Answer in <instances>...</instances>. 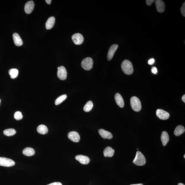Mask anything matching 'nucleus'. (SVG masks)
<instances>
[{
	"label": "nucleus",
	"mask_w": 185,
	"mask_h": 185,
	"mask_svg": "<svg viewBox=\"0 0 185 185\" xmlns=\"http://www.w3.org/2000/svg\"><path fill=\"white\" fill-rule=\"evenodd\" d=\"M121 68L123 72L127 75H131L133 72L132 63L128 60H125L122 61Z\"/></svg>",
	"instance_id": "1"
},
{
	"label": "nucleus",
	"mask_w": 185,
	"mask_h": 185,
	"mask_svg": "<svg viewBox=\"0 0 185 185\" xmlns=\"http://www.w3.org/2000/svg\"><path fill=\"white\" fill-rule=\"evenodd\" d=\"M130 104L131 108L136 112H139L142 108L141 101L138 97L133 96L130 99Z\"/></svg>",
	"instance_id": "2"
},
{
	"label": "nucleus",
	"mask_w": 185,
	"mask_h": 185,
	"mask_svg": "<svg viewBox=\"0 0 185 185\" xmlns=\"http://www.w3.org/2000/svg\"><path fill=\"white\" fill-rule=\"evenodd\" d=\"M133 162L137 166H143L146 164V159L142 153L140 151H137Z\"/></svg>",
	"instance_id": "3"
},
{
	"label": "nucleus",
	"mask_w": 185,
	"mask_h": 185,
	"mask_svg": "<svg viewBox=\"0 0 185 185\" xmlns=\"http://www.w3.org/2000/svg\"><path fill=\"white\" fill-rule=\"evenodd\" d=\"M93 60L91 57H87L83 59L81 62V66L85 70H89L92 68Z\"/></svg>",
	"instance_id": "4"
},
{
	"label": "nucleus",
	"mask_w": 185,
	"mask_h": 185,
	"mask_svg": "<svg viewBox=\"0 0 185 185\" xmlns=\"http://www.w3.org/2000/svg\"><path fill=\"white\" fill-rule=\"evenodd\" d=\"M15 164L14 161L11 159L0 157V166L9 167L13 166Z\"/></svg>",
	"instance_id": "5"
},
{
	"label": "nucleus",
	"mask_w": 185,
	"mask_h": 185,
	"mask_svg": "<svg viewBox=\"0 0 185 185\" xmlns=\"http://www.w3.org/2000/svg\"><path fill=\"white\" fill-rule=\"evenodd\" d=\"M57 76L62 80L66 79L67 77V71L64 67L61 66L58 67Z\"/></svg>",
	"instance_id": "6"
},
{
	"label": "nucleus",
	"mask_w": 185,
	"mask_h": 185,
	"mask_svg": "<svg viewBox=\"0 0 185 185\" xmlns=\"http://www.w3.org/2000/svg\"><path fill=\"white\" fill-rule=\"evenodd\" d=\"M72 39L75 44L80 45L84 41V37L80 33H77L73 34L72 37Z\"/></svg>",
	"instance_id": "7"
},
{
	"label": "nucleus",
	"mask_w": 185,
	"mask_h": 185,
	"mask_svg": "<svg viewBox=\"0 0 185 185\" xmlns=\"http://www.w3.org/2000/svg\"><path fill=\"white\" fill-rule=\"evenodd\" d=\"M156 114L159 118L162 120H167L170 117V114L168 112L161 109H157Z\"/></svg>",
	"instance_id": "8"
},
{
	"label": "nucleus",
	"mask_w": 185,
	"mask_h": 185,
	"mask_svg": "<svg viewBox=\"0 0 185 185\" xmlns=\"http://www.w3.org/2000/svg\"><path fill=\"white\" fill-rule=\"evenodd\" d=\"M68 138L74 142H78L80 140V136L78 132L76 131H71L68 134Z\"/></svg>",
	"instance_id": "9"
},
{
	"label": "nucleus",
	"mask_w": 185,
	"mask_h": 185,
	"mask_svg": "<svg viewBox=\"0 0 185 185\" xmlns=\"http://www.w3.org/2000/svg\"><path fill=\"white\" fill-rule=\"evenodd\" d=\"M118 47V45L116 44L111 46L109 49L107 54V58L108 61H110L112 59Z\"/></svg>",
	"instance_id": "10"
},
{
	"label": "nucleus",
	"mask_w": 185,
	"mask_h": 185,
	"mask_svg": "<svg viewBox=\"0 0 185 185\" xmlns=\"http://www.w3.org/2000/svg\"><path fill=\"white\" fill-rule=\"evenodd\" d=\"M34 3L33 1H30L26 3L25 7V11L26 13L29 14L32 12L34 8Z\"/></svg>",
	"instance_id": "11"
},
{
	"label": "nucleus",
	"mask_w": 185,
	"mask_h": 185,
	"mask_svg": "<svg viewBox=\"0 0 185 185\" xmlns=\"http://www.w3.org/2000/svg\"><path fill=\"white\" fill-rule=\"evenodd\" d=\"M75 158L81 164L84 165L88 164L90 161L88 157L83 155H77L75 157Z\"/></svg>",
	"instance_id": "12"
},
{
	"label": "nucleus",
	"mask_w": 185,
	"mask_h": 185,
	"mask_svg": "<svg viewBox=\"0 0 185 185\" xmlns=\"http://www.w3.org/2000/svg\"><path fill=\"white\" fill-rule=\"evenodd\" d=\"M155 5L157 11L159 13L164 12L165 10V3L162 0H157L155 1Z\"/></svg>",
	"instance_id": "13"
},
{
	"label": "nucleus",
	"mask_w": 185,
	"mask_h": 185,
	"mask_svg": "<svg viewBox=\"0 0 185 185\" xmlns=\"http://www.w3.org/2000/svg\"><path fill=\"white\" fill-rule=\"evenodd\" d=\"M98 132L101 136L104 139H111L113 138V136L111 133L104 129H99Z\"/></svg>",
	"instance_id": "14"
},
{
	"label": "nucleus",
	"mask_w": 185,
	"mask_h": 185,
	"mask_svg": "<svg viewBox=\"0 0 185 185\" xmlns=\"http://www.w3.org/2000/svg\"><path fill=\"white\" fill-rule=\"evenodd\" d=\"M115 101L117 105L121 108L124 107L125 103L124 100L121 95L118 93H117L115 94Z\"/></svg>",
	"instance_id": "15"
},
{
	"label": "nucleus",
	"mask_w": 185,
	"mask_h": 185,
	"mask_svg": "<svg viewBox=\"0 0 185 185\" xmlns=\"http://www.w3.org/2000/svg\"><path fill=\"white\" fill-rule=\"evenodd\" d=\"M13 39L15 44L18 46H21L23 44L22 39L20 37L17 33H14L13 34Z\"/></svg>",
	"instance_id": "16"
},
{
	"label": "nucleus",
	"mask_w": 185,
	"mask_h": 185,
	"mask_svg": "<svg viewBox=\"0 0 185 185\" xmlns=\"http://www.w3.org/2000/svg\"><path fill=\"white\" fill-rule=\"evenodd\" d=\"M55 19L53 17H49L46 21L45 24L46 28L50 30L52 28L55 23Z\"/></svg>",
	"instance_id": "17"
},
{
	"label": "nucleus",
	"mask_w": 185,
	"mask_h": 185,
	"mask_svg": "<svg viewBox=\"0 0 185 185\" xmlns=\"http://www.w3.org/2000/svg\"><path fill=\"white\" fill-rule=\"evenodd\" d=\"M161 140L163 146H165L170 140L169 135L166 131H163L161 136Z\"/></svg>",
	"instance_id": "18"
},
{
	"label": "nucleus",
	"mask_w": 185,
	"mask_h": 185,
	"mask_svg": "<svg viewBox=\"0 0 185 185\" xmlns=\"http://www.w3.org/2000/svg\"><path fill=\"white\" fill-rule=\"evenodd\" d=\"M115 150L110 147H106L104 151V155L105 157H112L114 156Z\"/></svg>",
	"instance_id": "19"
},
{
	"label": "nucleus",
	"mask_w": 185,
	"mask_h": 185,
	"mask_svg": "<svg viewBox=\"0 0 185 185\" xmlns=\"http://www.w3.org/2000/svg\"><path fill=\"white\" fill-rule=\"evenodd\" d=\"M185 131L184 127L182 125H179L176 127L174 131V134L176 136H179L184 133Z\"/></svg>",
	"instance_id": "20"
},
{
	"label": "nucleus",
	"mask_w": 185,
	"mask_h": 185,
	"mask_svg": "<svg viewBox=\"0 0 185 185\" xmlns=\"http://www.w3.org/2000/svg\"><path fill=\"white\" fill-rule=\"evenodd\" d=\"M37 130L39 133L41 134H45L48 132V129L44 125H40L37 127Z\"/></svg>",
	"instance_id": "21"
},
{
	"label": "nucleus",
	"mask_w": 185,
	"mask_h": 185,
	"mask_svg": "<svg viewBox=\"0 0 185 185\" xmlns=\"http://www.w3.org/2000/svg\"><path fill=\"white\" fill-rule=\"evenodd\" d=\"M23 154L27 156H31L33 155L35 153V151L32 148H26L23 151Z\"/></svg>",
	"instance_id": "22"
},
{
	"label": "nucleus",
	"mask_w": 185,
	"mask_h": 185,
	"mask_svg": "<svg viewBox=\"0 0 185 185\" xmlns=\"http://www.w3.org/2000/svg\"><path fill=\"white\" fill-rule=\"evenodd\" d=\"M8 72L11 78L14 79L17 77L18 75L19 71L17 69L14 68L10 69Z\"/></svg>",
	"instance_id": "23"
},
{
	"label": "nucleus",
	"mask_w": 185,
	"mask_h": 185,
	"mask_svg": "<svg viewBox=\"0 0 185 185\" xmlns=\"http://www.w3.org/2000/svg\"><path fill=\"white\" fill-rule=\"evenodd\" d=\"M93 106V104L92 101H89L83 107V110L85 112H88L92 109Z\"/></svg>",
	"instance_id": "24"
},
{
	"label": "nucleus",
	"mask_w": 185,
	"mask_h": 185,
	"mask_svg": "<svg viewBox=\"0 0 185 185\" xmlns=\"http://www.w3.org/2000/svg\"><path fill=\"white\" fill-rule=\"evenodd\" d=\"M16 132V131L15 129L12 128L6 129L3 132L5 136H13L15 134Z\"/></svg>",
	"instance_id": "25"
},
{
	"label": "nucleus",
	"mask_w": 185,
	"mask_h": 185,
	"mask_svg": "<svg viewBox=\"0 0 185 185\" xmlns=\"http://www.w3.org/2000/svg\"><path fill=\"white\" fill-rule=\"evenodd\" d=\"M67 98V95L64 94L61 95L56 99L55 101V104L56 105H58L65 100Z\"/></svg>",
	"instance_id": "26"
},
{
	"label": "nucleus",
	"mask_w": 185,
	"mask_h": 185,
	"mask_svg": "<svg viewBox=\"0 0 185 185\" xmlns=\"http://www.w3.org/2000/svg\"><path fill=\"white\" fill-rule=\"evenodd\" d=\"M14 117L16 120H21L23 118V116L22 113L19 111L16 112L14 115Z\"/></svg>",
	"instance_id": "27"
},
{
	"label": "nucleus",
	"mask_w": 185,
	"mask_h": 185,
	"mask_svg": "<svg viewBox=\"0 0 185 185\" xmlns=\"http://www.w3.org/2000/svg\"><path fill=\"white\" fill-rule=\"evenodd\" d=\"M181 12L182 15L184 17H185V3H183L181 7Z\"/></svg>",
	"instance_id": "28"
},
{
	"label": "nucleus",
	"mask_w": 185,
	"mask_h": 185,
	"mask_svg": "<svg viewBox=\"0 0 185 185\" xmlns=\"http://www.w3.org/2000/svg\"><path fill=\"white\" fill-rule=\"evenodd\" d=\"M155 1L154 0H146V3L147 5L150 6L152 5Z\"/></svg>",
	"instance_id": "29"
},
{
	"label": "nucleus",
	"mask_w": 185,
	"mask_h": 185,
	"mask_svg": "<svg viewBox=\"0 0 185 185\" xmlns=\"http://www.w3.org/2000/svg\"><path fill=\"white\" fill-rule=\"evenodd\" d=\"M152 72L154 74H156L157 72H158V70L156 67H154L152 68V69H151Z\"/></svg>",
	"instance_id": "30"
},
{
	"label": "nucleus",
	"mask_w": 185,
	"mask_h": 185,
	"mask_svg": "<svg viewBox=\"0 0 185 185\" xmlns=\"http://www.w3.org/2000/svg\"><path fill=\"white\" fill-rule=\"evenodd\" d=\"M155 60L154 59L152 58L149 59L148 61V63L149 65H152L154 63Z\"/></svg>",
	"instance_id": "31"
},
{
	"label": "nucleus",
	"mask_w": 185,
	"mask_h": 185,
	"mask_svg": "<svg viewBox=\"0 0 185 185\" xmlns=\"http://www.w3.org/2000/svg\"><path fill=\"white\" fill-rule=\"evenodd\" d=\"M47 185H63L60 182H55L51 183L50 184Z\"/></svg>",
	"instance_id": "32"
},
{
	"label": "nucleus",
	"mask_w": 185,
	"mask_h": 185,
	"mask_svg": "<svg viewBox=\"0 0 185 185\" xmlns=\"http://www.w3.org/2000/svg\"><path fill=\"white\" fill-rule=\"evenodd\" d=\"M45 1L48 4L50 5L51 3V0H46Z\"/></svg>",
	"instance_id": "33"
},
{
	"label": "nucleus",
	"mask_w": 185,
	"mask_h": 185,
	"mask_svg": "<svg viewBox=\"0 0 185 185\" xmlns=\"http://www.w3.org/2000/svg\"><path fill=\"white\" fill-rule=\"evenodd\" d=\"M182 99L184 103H185V95H183L182 97Z\"/></svg>",
	"instance_id": "34"
},
{
	"label": "nucleus",
	"mask_w": 185,
	"mask_h": 185,
	"mask_svg": "<svg viewBox=\"0 0 185 185\" xmlns=\"http://www.w3.org/2000/svg\"><path fill=\"white\" fill-rule=\"evenodd\" d=\"M130 185H143L142 184H131Z\"/></svg>",
	"instance_id": "35"
},
{
	"label": "nucleus",
	"mask_w": 185,
	"mask_h": 185,
	"mask_svg": "<svg viewBox=\"0 0 185 185\" xmlns=\"http://www.w3.org/2000/svg\"><path fill=\"white\" fill-rule=\"evenodd\" d=\"M178 185H185L184 184H182V183H179Z\"/></svg>",
	"instance_id": "36"
},
{
	"label": "nucleus",
	"mask_w": 185,
	"mask_h": 185,
	"mask_svg": "<svg viewBox=\"0 0 185 185\" xmlns=\"http://www.w3.org/2000/svg\"><path fill=\"white\" fill-rule=\"evenodd\" d=\"M1 99H0V104H1Z\"/></svg>",
	"instance_id": "37"
},
{
	"label": "nucleus",
	"mask_w": 185,
	"mask_h": 185,
	"mask_svg": "<svg viewBox=\"0 0 185 185\" xmlns=\"http://www.w3.org/2000/svg\"><path fill=\"white\" fill-rule=\"evenodd\" d=\"M184 158H185V155H184Z\"/></svg>",
	"instance_id": "38"
}]
</instances>
